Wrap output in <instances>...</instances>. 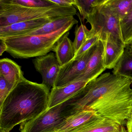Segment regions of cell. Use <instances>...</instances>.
<instances>
[{"mask_svg": "<svg viewBox=\"0 0 132 132\" xmlns=\"http://www.w3.org/2000/svg\"><path fill=\"white\" fill-rule=\"evenodd\" d=\"M75 18L74 16L59 18L22 35H39L50 34L62 28Z\"/></svg>", "mask_w": 132, "mask_h": 132, "instance_id": "2e32d148", "label": "cell"}, {"mask_svg": "<svg viewBox=\"0 0 132 132\" xmlns=\"http://www.w3.org/2000/svg\"><path fill=\"white\" fill-rule=\"evenodd\" d=\"M77 14L74 6L29 7L13 3L9 0H0V27L40 18L74 16Z\"/></svg>", "mask_w": 132, "mask_h": 132, "instance_id": "277c9868", "label": "cell"}, {"mask_svg": "<svg viewBox=\"0 0 132 132\" xmlns=\"http://www.w3.org/2000/svg\"><path fill=\"white\" fill-rule=\"evenodd\" d=\"M89 31V30L86 26L82 23L79 26L78 24L76 25L75 29V39L73 42L75 54L88 39Z\"/></svg>", "mask_w": 132, "mask_h": 132, "instance_id": "7402d4cb", "label": "cell"}, {"mask_svg": "<svg viewBox=\"0 0 132 132\" xmlns=\"http://www.w3.org/2000/svg\"><path fill=\"white\" fill-rule=\"evenodd\" d=\"M50 89L25 78L14 87L0 106V129L10 132L15 126L36 118L48 109Z\"/></svg>", "mask_w": 132, "mask_h": 132, "instance_id": "7a4b0ae2", "label": "cell"}, {"mask_svg": "<svg viewBox=\"0 0 132 132\" xmlns=\"http://www.w3.org/2000/svg\"><path fill=\"white\" fill-rule=\"evenodd\" d=\"M130 119H132V112H131V118H130Z\"/></svg>", "mask_w": 132, "mask_h": 132, "instance_id": "1f68e13d", "label": "cell"}, {"mask_svg": "<svg viewBox=\"0 0 132 132\" xmlns=\"http://www.w3.org/2000/svg\"><path fill=\"white\" fill-rule=\"evenodd\" d=\"M112 132H127V130L126 129L125 127H124V126H121V127L118 130L116 131H113Z\"/></svg>", "mask_w": 132, "mask_h": 132, "instance_id": "f1b7e54d", "label": "cell"}, {"mask_svg": "<svg viewBox=\"0 0 132 132\" xmlns=\"http://www.w3.org/2000/svg\"><path fill=\"white\" fill-rule=\"evenodd\" d=\"M104 1L105 0H75L73 6L79 11L80 15L79 19L84 23L87 16Z\"/></svg>", "mask_w": 132, "mask_h": 132, "instance_id": "ffe728a7", "label": "cell"}, {"mask_svg": "<svg viewBox=\"0 0 132 132\" xmlns=\"http://www.w3.org/2000/svg\"><path fill=\"white\" fill-rule=\"evenodd\" d=\"M100 118L93 111L83 110L68 117L56 132H78Z\"/></svg>", "mask_w": 132, "mask_h": 132, "instance_id": "30bf717a", "label": "cell"}, {"mask_svg": "<svg viewBox=\"0 0 132 132\" xmlns=\"http://www.w3.org/2000/svg\"><path fill=\"white\" fill-rule=\"evenodd\" d=\"M105 3L119 21L123 19L132 9V0H105Z\"/></svg>", "mask_w": 132, "mask_h": 132, "instance_id": "ac0fdd59", "label": "cell"}, {"mask_svg": "<svg viewBox=\"0 0 132 132\" xmlns=\"http://www.w3.org/2000/svg\"><path fill=\"white\" fill-rule=\"evenodd\" d=\"M69 31L57 42L53 50L61 67L72 61L75 55L73 42L69 38Z\"/></svg>", "mask_w": 132, "mask_h": 132, "instance_id": "4fadbf2b", "label": "cell"}, {"mask_svg": "<svg viewBox=\"0 0 132 132\" xmlns=\"http://www.w3.org/2000/svg\"><path fill=\"white\" fill-rule=\"evenodd\" d=\"M14 87L0 75V106Z\"/></svg>", "mask_w": 132, "mask_h": 132, "instance_id": "d4e9b609", "label": "cell"}, {"mask_svg": "<svg viewBox=\"0 0 132 132\" xmlns=\"http://www.w3.org/2000/svg\"><path fill=\"white\" fill-rule=\"evenodd\" d=\"M15 4L33 7H45L52 6L54 4L49 0H9Z\"/></svg>", "mask_w": 132, "mask_h": 132, "instance_id": "603a6c76", "label": "cell"}, {"mask_svg": "<svg viewBox=\"0 0 132 132\" xmlns=\"http://www.w3.org/2000/svg\"><path fill=\"white\" fill-rule=\"evenodd\" d=\"M112 72L132 80V51L128 48H125L122 55Z\"/></svg>", "mask_w": 132, "mask_h": 132, "instance_id": "e0dca14e", "label": "cell"}, {"mask_svg": "<svg viewBox=\"0 0 132 132\" xmlns=\"http://www.w3.org/2000/svg\"><path fill=\"white\" fill-rule=\"evenodd\" d=\"M105 1L86 18V23H89L91 27L88 38L99 35L102 41H109L126 46L120 33V21L112 14Z\"/></svg>", "mask_w": 132, "mask_h": 132, "instance_id": "5b68a950", "label": "cell"}, {"mask_svg": "<svg viewBox=\"0 0 132 132\" xmlns=\"http://www.w3.org/2000/svg\"><path fill=\"white\" fill-rule=\"evenodd\" d=\"M59 18H40L22 21L5 27H0V38H7L24 34Z\"/></svg>", "mask_w": 132, "mask_h": 132, "instance_id": "8fae6325", "label": "cell"}, {"mask_svg": "<svg viewBox=\"0 0 132 132\" xmlns=\"http://www.w3.org/2000/svg\"><path fill=\"white\" fill-rule=\"evenodd\" d=\"M71 116L64 102L21 124L20 132H56L65 120Z\"/></svg>", "mask_w": 132, "mask_h": 132, "instance_id": "8992f818", "label": "cell"}, {"mask_svg": "<svg viewBox=\"0 0 132 132\" xmlns=\"http://www.w3.org/2000/svg\"><path fill=\"white\" fill-rule=\"evenodd\" d=\"M104 52L103 43L100 40L97 43L95 50L90 58L85 71L76 81L89 82L102 75L106 69L103 64Z\"/></svg>", "mask_w": 132, "mask_h": 132, "instance_id": "9c48e42d", "label": "cell"}, {"mask_svg": "<svg viewBox=\"0 0 132 132\" xmlns=\"http://www.w3.org/2000/svg\"><path fill=\"white\" fill-rule=\"evenodd\" d=\"M54 4L62 6H74L75 0H49Z\"/></svg>", "mask_w": 132, "mask_h": 132, "instance_id": "484cf974", "label": "cell"}, {"mask_svg": "<svg viewBox=\"0 0 132 132\" xmlns=\"http://www.w3.org/2000/svg\"></svg>", "mask_w": 132, "mask_h": 132, "instance_id": "d6a6232c", "label": "cell"}, {"mask_svg": "<svg viewBox=\"0 0 132 132\" xmlns=\"http://www.w3.org/2000/svg\"><path fill=\"white\" fill-rule=\"evenodd\" d=\"M0 75L14 86L24 78L21 67L7 58L0 60Z\"/></svg>", "mask_w": 132, "mask_h": 132, "instance_id": "5bb4252c", "label": "cell"}, {"mask_svg": "<svg viewBox=\"0 0 132 132\" xmlns=\"http://www.w3.org/2000/svg\"><path fill=\"white\" fill-rule=\"evenodd\" d=\"M102 42L104 47V67L106 69H113L122 55L126 46L109 41Z\"/></svg>", "mask_w": 132, "mask_h": 132, "instance_id": "9a60e30c", "label": "cell"}, {"mask_svg": "<svg viewBox=\"0 0 132 132\" xmlns=\"http://www.w3.org/2000/svg\"><path fill=\"white\" fill-rule=\"evenodd\" d=\"M119 26L123 41L127 46L132 42V9L120 21Z\"/></svg>", "mask_w": 132, "mask_h": 132, "instance_id": "44dd1931", "label": "cell"}, {"mask_svg": "<svg viewBox=\"0 0 132 132\" xmlns=\"http://www.w3.org/2000/svg\"><path fill=\"white\" fill-rule=\"evenodd\" d=\"M35 68L42 75V84L49 89L55 87L60 71V66L55 53L50 52L33 60Z\"/></svg>", "mask_w": 132, "mask_h": 132, "instance_id": "ba28073f", "label": "cell"}, {"mask_svg": "<svg viewBox=\"0 0 132 132\" xmlns=\"http://www.w3.org/2000/svg\"><path fill=\"white\" fill-rule=\"evenodd\" d=\"M0 132H7L4 131V130H3L0 129Z\"/></svg>", "mask_w": 132, "mask_h": 132, "instance_id": "4dcf8cb0", "label": "cell"}, {"mask_svg": "<svg viewBox=\"0 0 132 132\" xmlns=\"http://www.w3.org/2000/svg\"><path fill=\"white\" fill-rule=\"evenodd\" d=\"M75 18L59 30L45 35H18L5 38L6 52L14 58L24 59L45 55L53 51L57 42L78 24Z\"/></svg>", "mask_w": 132, "mask_h": 132, "instance_id": "3957f363", "label": "cell"}, {"mask_svg": "<svg viewBox=\"0 0 132 132\" xmlns=\"http://www.w3.org/2000/svg\"><path fill=\"white\" fill-rule=\"evenodd\" d=\"M88 82L76 81L64 86L52 88L50 92L48 109L66 102L82 89Z\"/></svg>", "mask_w": 132, "mask_h": 132, "instance_id": "7c38bea8", "label": "cell"}, {"mask_svg": "<svg viewBox=\"0 0 132 132\" xmlns=\"http://www.w3.org/2000/svg\"><path fill=\"white\" fill-rule=\"evenodd\" d=\"M97 43L87 51L81 58L72 60L61 67L55 87L64 86L76 81L85 71L90 58L95 50Z\"/></svg>", "mask_w": 132, "mask_h": 132, "instance_id": "52a82bcc", "label": "cell"}, {"mask_svg": "<svg viewBox=\"0 0 132 132\" xmlns=\"http://www.w3.org/2000/svg\"><path fill=\"white\" fill-rule=\"evenodd\" d=\"M132 83L130 79L106 72L88 82L65 103L72 115L91 110L124 126L131 118Z\"/></svg>", "mask_w": 132, "mask_h": 132, "instance_id": "6da1fadb", "label": "cell"}, {"mask_svg": "<svg viewBox=\"0 0 132 132\" xmlns=\"http://www.w3.org/2000/svg\"><path fill=\"white\" fill-rule=\"evenodd\" d=\"M100 40L99 35H95L92 37L89 38L81 46L78 51L76 53L75 57L72 60H78L88 51L93 45H95Z\"/></svg>", "mask_w": 132, "mask_h": 132, "instance_id": "cb8c5ba5", "label": "cell"}, {"mask_svg": "<svg viewBox=\"0 0 132 132\" xmlns=\"http://www.w3.org/2000/svg\"><path fill=\"white\" fill-rule=\"evenodd\" d=\"M126 47L128 48L130 50V51H132V42H131L130 44L126 46Z\"/></svg>", "mask_w": 132, "mask_h": 132, "instance_id": "f546056e", "label": "cell"}, {"mask_svg": "<svg viewBox=\"0 0 132 132\" xmlns=\"http://www.w3.org/2000/svg\"><path fill=\"white\" fill-rule=\"evenodd\" d=\"M7 45L4 39H0V56H2L7 50Z\"/></svg>", "mask_w": 132, "mask_h": 132, "instance_id": "4316f807", "label": "cell"}, {"mask_svg": "<svg viewBox=\"0 0 132 132\" xmlns=\"http://www.w3.org/2000/svg\"><path fill=\"white\" fill-rule=\"evenodd\" d=\"M121 126L113 120L101 117L78 132H112L119 129Z\"/></svg>", "mask_w": 132, "mask_h": 132, "instance_id": "d6986e66", "label": "cell"}, {"mask_svg": "<svg viewBox=\"0 0 132 132\" xmlns=\"http://www.w3.org/2000/svg\"><path fill=\"white\" fill-rule=\"evenodd\" d=\"M127 130L128 132H132V119H131L128 120L126 124Z\"/></svg>", "mask_w": 132, "mask_h": 132, "instance_id": "83f0119b", "label": "cell"}]
</instances>
